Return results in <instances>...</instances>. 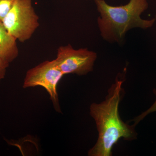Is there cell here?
Listing matches in <instances>:
<instances>
[{
  "label": "cell",
  "mask_w": 156,
  "mask_h": 156,
  "mask_svg": "<svg viewBox=\"0 0 156 156\" xmlns=\"http://www.w3.org/2000/svg\"><path fill=\"white\" fill-rule=\"evenodd\" d=\"M16 0H0V21H2L12 9Z\"/></svg>",
  "instance_id": "7"
},
{
  "label": "cell",
  "mask_w": 156,
  "mask_h": 156,
  "mask_svg": "<svg viewBox=\"0 0 156 156\" xmlns=\"http://www.w3.org/2000/svg\"><path fill=\"white\" fill-rule=\"evenodd\" d=\"M97 58V53L87 48L76 50L69 44L58 48L54 61L64 75L74 74L83 76L93 70Z\"/></svg>",
  "instance_id": "5"
},
{
  "label": "cell",
  "mask_w": 156,
  "mask_h": 156,
  "mask_svg": "<svg viewBox=\"0 0 156 156\" xmlns=\"http://www.w3.org/2000/svg\"><path fill=\"white\" fill-rule=\"evenodd\" d=\"M2 22L9 33L22 43L29 40L40 26L32 0H16Z\"/></svg>",
  "instance_id": "3"
},
{
  "label": "cell",
  "mask_w": 156,
  "mask_h": 156,
  "mask_svg": "<svg viewBox=\"0 0 156 156\" xmlns=\"http://www.w3.org/2000/svg\"><path fill=\"white\" fill-rule=\"evenodd\" d=\"M122 78V76L120 78L119 75L117 76L105 100L90 105V115L95 120L98 136L95 145L88 151V156H112L113 147L120 138L131 141L137 137L135 126L123 122L119 114L123 93Z\"/></svg>",
  "instance_id": "1"
},
{
  "label": "cell",
  "mask_w": 156,
  "mask_h": 156,
  "mask_svg": "<svg viewBox=\"0 0 156 156\" xmlns=\"http://www.w3.org/2000/svg\"><path fill=\"white\" fill-rule=\"evenodd\" d=\"M64 75L56 66L54 59L46 60L27 72L23 87L24 89L43 87L49 93L55 110L61 113L57 87Z\"/></svg>",
  "instance_id": "4"
},
{
  "label": "cell",
  "mask_w": 156,
  "mask_h": 156,
  "mask_svg": "<svg viewBox=\"0 0 156 156\" xmlns=\"http://www.w3.org/2000/svg\"><path fill=\"white\" fill-rule=\"evenodd\" d=\"M153 93L156 96V89H154ZM154 112H156V99L155 102H154L153 104L146 111L143 112L138 116L136 117L134 119L131 120L130 122H131V121L134 122V123L133 125L136 126V125H137L140 121L143 120L148 115Z\"/></svg>",
  "instance_id": "8"
},
{
  "label": "cell",
  "mask_w": 156,
  "mask_h": 156,
  "mask_svg": "<svg viewBox=\"0 0 156 156\" xmlns=\"http://www.w3.org/2000/svg\"><path fill=\"white\" fill-rule=\"evenodd\" d=\"M17 41L0 21V58L7 64H10L18 56Z\"/></svg>",
  "instance_id": "6"
},
{
  "label": "cell",
  "mask_w": 156,
  "mask_h": 156,
  "mask_svg": "<svg viewBox=\"0 0 156 156\" xmlns=\"http://www.w3.org/2000/svg\"><path fill=\"white\" fill-rule=\"evenodd\" d=\"M9 66V64L6 63L0 58V82L5 78L7 69Z\"/></svg>",
  "instance_id": "9"
},
{
  "label": "cell",
  "mask_w": 156,
  "mask_h": 156,
  "mask_svg": "<svg viewBox=\"0 0 156 156\" xmlns=\"http://www.w3.org/2000/svg\"><path fill=\"white\" fill-rule=\"evenodd\" d=\"M100 16L97 19L101 35L110 43H122L131 29H147L152 27L156 17L143 19L140 15L148 7L147 0H130L125 5L112 6L104 0H95Z\"/></svg>",
  "instance_id": "2"
}]
</instances>
